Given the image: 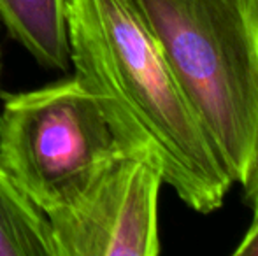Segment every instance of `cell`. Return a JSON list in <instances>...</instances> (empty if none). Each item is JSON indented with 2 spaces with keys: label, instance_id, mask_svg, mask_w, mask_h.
<instances>
[{
  "label": "cell",
  "instance_id": "obj_1",
  "mask_svg": "<svg viewBox=\"0 0 258 256\" xmlns=\"http://www.w3.org/2000/svg\"><path fill=\"white\" fill-rule=\"evenodd\" d=\"M69 44L125 146L151 158L188 207L220 209L234 183L132 2L69 0Z\"/></svg>",
  "mask_w": 258,
  "mask_h": 256
},
{
  "label": "cell",
  "instance_id": "obj_2",
  "mask_svg": "<svg viewBox=\"0 0 258 256\" xmlns=\"http://www.w3.org/2000/svg\"><path fill=\"white\" fill-rule=\"evenodd\" d=\"M232 183L258 158V0H130Z\"/></svg>",
  "mask_w": 258,
  "mask_h": 256
},
{
  "label": "cell",
  "instance_id": "obj_3",
  "mask_svg": "<svg viewBox=\"0 0 258 256\" xmlns=\"http://www.w3.org/2000/svg\"><path fill=\"white\" fill-rule=\"evenodd\" d=\"M2 100L0 160L46 216L74 204L116 158L132 153L76 74L6 92Z\"/></svg>",
  "mask_w": 258,
  "mask_h": 256
},
{
  "label": "cell",
  "instance_id": "obj_4",
  "mask_svg": "<svg viewBox=\"0 0 258 256\" xmlns=\"http://www.w3.org/2000/svg\"><path fill=\"white\" fill-rule=\"evenodd\" d=\"M165 185L151 158H116L69 207L48 214L58 256L160 254L158 197Z\"/></svg>",
  "mask_w": 258,
  "mask_h": 256
},
{
  "label": "cell",
  "instance_id": "obj_5",
  "mask_svg": "<svg viewBox=\"0 0 258 256\" xmlns=\"http://www.w3.org/2000/svg\"><path fill=\"white\" fill-rule=\"evenodd\" d=\"M0 27L39 65L69 70V0H0Z\"/></svg>",
  "mask_w": 258,
  "mask_h": 256
},
{
  "label": "cell",
  "instance_id": "obj_6",
  "mask_svg": "<svg viewBox=\"0 0 258 256\" xmlns=\"http://www.w3.org/2000/svg\"><path fill=\"white\" fill-rule=\"evenodd\" d=\"M0 256H58L49 219L0 160Z\"/></svg>",
  "mask_w": 258,
  "mask_h": 256
},
{
  "label": "cell",
  "instance_id": "obj_7",
  "mask_svg": "<svg viewBox=\"0 0 258 256\" xmlns=\"http://www.w3.org/2000/svg\"><path fill=\"white\" fill-rule=\"evenodd\" d=\"M242 188H244V193H246V202H248L249 209H251V212H253V218L249 225H255V223H258V158H256V163H255V168H253L251 176H249L248 181L242 185Z\"/></svg>",
  "mask_w": 258,
  "mask_h": 256
},
{
  "label": "cell",
  "instance_id": "obj_8",
  "mask_svg": "<svg viewBox=\"0 0 258 256\" xmlns=\"http://www.w3.org/2000/svg\"><path fill=\"white\" fill-rule=\"evenodd\" d=\"M235 256H258V223L249 225L239 246L234 249Z\"/></svg>",
  "mask_w": 258,
  "mask_h": 256
},
{
  "label": "cell",
  "instance_id": "obj_9",
  "mask_svg": "<svg viewBox=\"0 0 258 256\" xmlns=\"http://www.w3.org/2000/svg\"><path fill=\"white\" fill-rule=\"evenodd\" d=\"M2 32V30H0ZM4 48H2V42H0V99L4 97L6 90H4Z\"/></svg>",
  "mask_w": 258,
  "mask_h": 256
}]
</instances>
